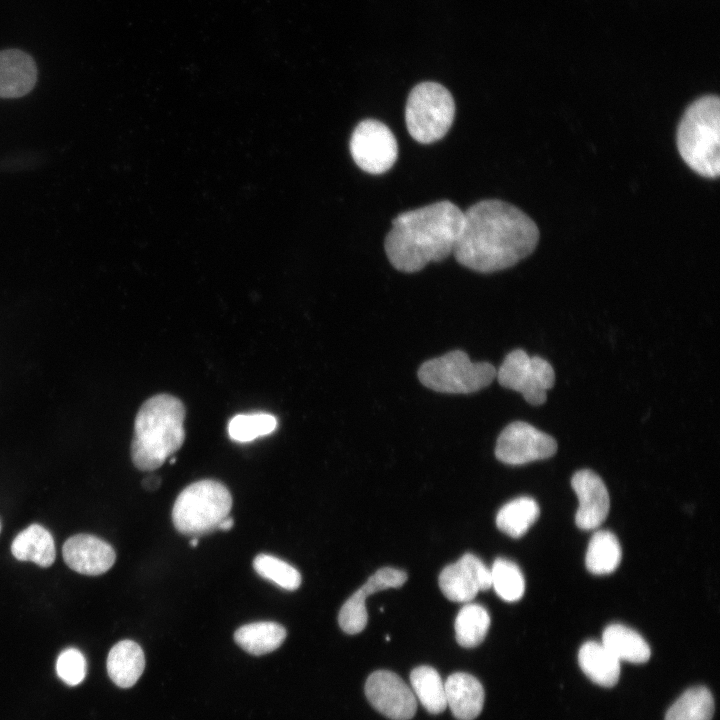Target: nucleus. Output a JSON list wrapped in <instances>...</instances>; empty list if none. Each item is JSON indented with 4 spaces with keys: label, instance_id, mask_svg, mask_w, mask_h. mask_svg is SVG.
<instances>
[{
    "label": "nucleus",
    "instance_id": "1",
    "mask_svg": "<svg viewBox=\"0 0 720 720\" xmlns=\"http://www.w3.org/2000/svg\"><path fill=\"white\" fill-rule=\"evenodd\" d=\"M463 215L453 254L468 269L480 273L507 269L530 255L538 244L535 222L504 201H479Z\"/></svg>",
    "mask_w": 720,
    "mask_h": 720
},
{
    "label": "nucleus",
    "instance_id": "2",
    "mask_svg": "<svg viewBox=\"0 0 720 720\" xmlns=\"http://www.w3.org/2000/svg\"><path fill=\"white\" fill-rule=\"evenodd\" d=\"M463 216V211L448 200L399 214L384 242L388 260L406 273L444 260L453 253Z\"/></svg>",
    "mask_w": 720,
    "mask_h": 720
},
{
    "label": "nucleus",
    "instance_id": "3",
    "mask_svg": "<svg viewBox=\"0 0 720 720\" xmlns=\"http://www.w3.org/2000/svg\"><path fill=\"white\" fill-rule=\"evenodd\" d=\"M185 406L175 396L158 394L140 407L131 443L132 462L139 470L152 471L180 449L185 439Z\"/></svg>",
    "mask_w": 720,
    "mask_h": 720
},
{
    "label": "nucleus",
    "instance_id": "4",
    "mask_svg": "<svg viewBox=\"0 0 720 720\" xmlns=\"http://www.w3.org/2000/svg\"><path fill=\"white\" fill-rule=\"evenodd\" d=\"M677 147L685 163L696 173L717 178L720 171V101L706 95L695 100L683 114L677 130Z\"/></svg>",
    "mask_w": 720,
    "mask_h": 720
},
{
    "label": "nucleus",
    "instance_id": "5",
    "mask_svg": "<svg viewBox=\"0 0 720 720\" xmlns=\"http://www.w3.org/2000/svg\"><path fill=\"white\" fill-rule=\"evenodd\" d=\"M232 496L222 483L204 479L187 486L177 497L172 521L178 532L199 536L217 529L229 515Z\"/></svg>",
    "mask_w": 720,
    "mask_h": 720
},
{
    "label": "nucleus",
    "instance_id": "6",
    "mask_svg": "<svg viewBox=\"0 0 720 720\" xmlns=\"http://www.w3.org/2000/svg\"><path fill=\"white\" fill-rule=\"evenodd\" d=\"M418 379L425 387L440 393L470 394L489 386L496 368L489 362H473L462 350H453L421 364Z\"/></svg>",
    "mask_w": 720,
    "mask_h": 720
},
{
    "label": "nucleus",
    "instance_id": "7",
    "mask_svg": "<svg viewBox=\"0 0 720 720\" xmlns=\"http://www.w3.org/2000/svg\"><path fill=\"white\" fill-rule=\"evenodd\" d=\"M454 116V99L443 85L422 82L410 91L405 106V122L410 136L417 142L430 144L443 138Z\"/></svg>",
    "mask_w": 720,
    "mask_h": 720
},
{
    "label": "nucleus",
    "instance_id": "8",
    "mask_svg": "<svg viewBox=\"0 0 720 720\" xmlns=\"http://www.w3.org/2000/svg\"><path fill=\"white\" fill-rule=\"evenodd\" d=\"M496 378L502 387L521 393L529 404L539 406L554 386L555 372L547 360L515 349L505 356Z\"/></svg>",
    "mask_w": 720,
    "mask_h": 720
},
{
    "label": "nucleus",
    "instance_id": "9",
    "mask_svg": "<svg viewBox=\"0 0 720 720\" xmlns=\"http://www.w3.org/2000/svg\"><path fill=\"white\" fill-rule=\"evenodd\" d=\"M356 165L370 174L388 171L398 156V145L392 131L375 119H365L354 128L350 143Z\"/></svg>",
    "mask_w": 720,
    "mask_h": 720
},
{
    "label": "nucleus",
    "instance_id": "10",
    "mask_svg": "<svg viewBox=\"0 0 720 720\" xmlns=\"http://www.w3.org/2000/svg\"><path fill=\"white\" fill-rule=\"evenodd\" d=\"M557 442L549 434L533 425L514 421L499 434L495 446L496 458L509 465H523L553 456Z\"/></svg>",
    "mask_w": 720,
    "mask_h": 720
},
{
    "label": "nucleus",
    "instance_id": "11",
    "mask_svg": "<svg viewBox=\"0 0 720 720\" xmlns=\"http://www.w3.org/2000/svg\"><path fill=\"white\" fill-rule=\"evenodd\" d=\"M365 695L378 712L391 720H410L416 713L412 689L394 672H373L366 680Z\"/></svg>",
    "mask_w": 720,
    "mask_h": 720
},
{
    "label": "nucleus",
    "instance_id": "12",
    "mask_svg": "<svg viewBox=\"0 0 720 720\" xmlns=\"http://www.w3.org/2000/svg\"><path fill=\"white\" fill-rule=\"evenodd\" d=\"M439 587L449 600L469 602L491 587L490 568L474 554L466 553L441 571Z\"/></svg>",
    "mask_w": 720,
    "mask_h": 720
},
{
    "label": "nucleus",
    "instance_id": "13",
    "mask_svg": "<svg viewBox=\"0 0 720 720\" xmlns=\"http://www.w3.org/2000/svg\"><path fill=\"white\" fill-rule=\"evenodd\" d=\"M571 486L579 502L575 514L576 525L582 530L599 527L610 507L609 494L603 480L594 471L583 469L572 476Z\"/></svg>",
    "mask_w": 720,
    "mask_h": 720
},
{
    "label": "nucleus",
    "instance_id": "14",
    "mask_svg": "<svg viewBox=\"0 0 720 720\" xmlns=\"http://www.w3.org/2000/svg\"><path fill=\"white\" fill-rule=\"evenodd\" d=\"M65 563L72 570L97 576L108 571L116 560L113 547L89 534H77L66 540L62 548Z\"/></svg>",
    "mask_w": 720,
    "mask_h": 720
},
{
    "label": "nucleus",
    "instance_id": "15",
    "mask_svg": "<svg viewBox=\"0 0 720 720\" xmlns=\"http://www.w3.org/2000/svg\"><path fill=\"white\" fill-rule=\"evenodd\" d=\"M37 66L28 53L15 48L0 51V98L28 94L37 81Z\"/></svg>",
    "mask_w": 720,
    "mask_h": 720
},
{
    "label": "nucleus",
    "instance_id": "16",
    "mask_svg": "<svg viewBox=\"0 0 720 720\" xmlns=\"http://www.w3.org/2000/svg\"><path fill=\"white\" fill-rule=\"evenodd\" d=\"M447 706L458 720H473L482 711L485 693L471 674L456 672L444 682Z\"/></svg>",
    "mask_w": 720,
    "mask_h": 720
},
{
    "label": "nucleus",
    "instance_id": "17",
    "mask_svg": "<svg viewBox=\"0 0 720 720\" xmlns=\"http://www.w3.org/2000/svg\"><path fill=\"white\" fill-rule=\"evenodd\" d=\"M107 672L110 679L121 688L132 687L145 668V656L140 645L132 640L116 643L107 657Z\"/></svg>",
    "mask_w": 720,
    "mask_h": 720
},
{
    "label": "nucleus",
    "instance_id": "18",
    "mask_svg": "<svg viewBox=\"0 0 720 720\" xmlns=\"http://www.w3.org/2000/svg\"><path fill=\"white\" fill-rule=\"evenodd\" d=\"M578 663L584 674L603 687L614 686L620 676V661L602 644L587 641L579 649Z\"/></svg>",
    "mask_w": 720,
    "mask_h": 720
},
{
    "label": "nucleus",
    "instance_id": "19",
    "mask_svg": "<svg viewBox=\"0 0 720 720\" xmlns=\"http://www.w3.org/2000/svg\"><path fill=\"white\" fill-rule=\"evenodd\" d=\"M11 552L17 560L31 561L41 567L51 566L56 555L51 533L39 524H32L17 534Z\"/></svg>",
    "mask_w": 720,
    "mask_h": 720
},
{
    "label": "nucleus",
    "instance_id": "20",
    "mask_svg": "<svg viewBox=\"0 0 720 720\" xmlns=\"http://www.w3.org/2000/svg\"><path fill=\"white\" fill-rule=\"evenodd\" d=\"M619 661L645 663L651 650L645 639L635 630L622 625L611 624L602 634L601 642Z\"/></svg>",
    "mask_w": 720,
    "mask_h": 720
},
{
    "label": "nucleus",
    "instance_id": "21",
    "mask_svg": "<svg viewBox=\"0 0 720 720\" xmlns=\"http://www.w3.org/2000/svg\"><path fill=\"white\" fill-rule=\"evenodd\" d=\"M286 636V629L282 625L261 621L239 627L234 633V640L249 654L260 656L279 648Z\"/></svg>",
    "mask_w": 720,
    "mask_h": 720
},
{
    "label": "nucleus",
    "instance_id": "22",
    "mask_svg": "<svg viewBox=\"0 0 720 720\" xmlns=\"http://www.w3.org/2000/svg\"><path fill=\"white\" fill-rule=\"evenodd\" d=\"M410 684L415 697L429 713L439 714L446 709L445 686L436 669L427 665L414 668Z\"/></svg>",
    "mask_w": 720,
    "mask_h": 720
},
{
    "label": "nucleus",
    "instance_id": "23",
    "mask_svg": "<svg viewBox=\"0 0 720 720\" xmlns=\"http://www.w3.org/2000/svg\"><path fill=\"white\" fill-rule=\"evenodd\" d=\"M622 550L617 537L610 531L595 532L588 544L585 564L596 575L610 574L617 569Z\"/></svg>",
    "mask_w": 720,
    "mask_h": 720
},
{
    "label": "nucleus",
    "instance_id": "24",
    "mask_svg": "<svg viewBox=\"0 0 720 720\" xmlns=\"http://www.w3.org/2000/svg\"><path fill=\"white\" fill-rule=\"evenodd\" d=\"M540 509L530 497H518L502 506L496 516V525L503 533L518 538L523 536L538 519Z\"/></svg>",
    "mask_w": 720,
    "mask_h": 720
},
{
    "label": "nucleus",
    "instance_id": "25",
    "mask_svg": "<svg viewBox=\"0 0 720 720\" xmlns=\"http://www.w3.org/2000/svg\"><path fill=\"white\" fill-rule=\"evenodd\" d=\"M490 627L487 610L475 603L464 605L455 619V637L458 644L465 648L478 646L485 639Z\"/></svg>",
    "mask_w": 720,
    "mask_h": 720
},
{
    "label": "nucleus",
    "instance_id": "26",
    "mask_svg": "<svg viewBox=\"0 0 720 720\" xmlns=\"http://www.w3.org/2000/svg\"><path fill=\"white\" fill-rule=\"evenodd\" d=\"M714 699L703 686L686 690L668 709L665 720H711Z\"/></svg>",
    "mask_w": 720,
    "mask_h": 720
},
{
    "label": "nucleus",
    "instance_id": "27",
    "mask_svg": "<svg viewBox=\"0 0 720 720\" xmlns=\"http://www.w3.org/2000/svg\"><path fill=\"white\" fill-rule=\"evenodd\" d=\"M490 573L491 587L502 600L514 602L521 599L525 591V580L514 562L497 558L490 568Z\"/></svg>",
    "mask_w": 720,
    "mask_h": 720
},
{
    "label": "nucleus",
    "instance_id": "28",
    "mask_svg": "<svg viewBox=\"0 0 720 720\" xmlns=\"http://www.w3.org/2000/svg\"><path fill=\"white\" fill-rule=\"evenodd\" d=\"M276 426V418L269 413L255 412L239 414L230 420L228 433L234 441L249 442L258 437L271 434Z\"/></svg>",
    "mask_w": 720,
    "mask_h": 720
},
{
    "label": "nucleus",
    "instance_id": "29",
    "mask_svg": "<svg viewBox=\"0 0 720 720\" xmlns=\"http://www.w3.org/2000/svg\"><path fill=\"white\" fill-rule=\"evenodd\" d=\"M253 567L262 578L274 582L285 590H296L301 584L299 571L275 556L259 554L253 560Z\"/></svg>",
    "mask_w": 720,
    "mask_h": 720
},
{
    "label": "nucleus",
    "instance_id": "30",
    "mask_svg": "<svg viewBox=\"0 0 720 720\" xmlns=\"http://www.w3.org/2000/svg\"><path fill=\"white\" fill-rule=\"evenodd\" d=\"M366 597L362 589L359 588L342 605L338 622L345 633L357 634L366 627L368 621L365 605Z\"/></svg>",
    "mask_w": 720,
    "mask_h": 720
},
{
    "label": "nucleus",
    "instance_id": "31",
    "mask_svg": "<svg viewBox=\"0 0 720 720\" xmlns=\"http://www.w3.org/2000/svg\"><path fill=\"white\" fill-rule=\"evenodd\" d=\"M87 672V663L84 655L76 648L63 650L56 660V673L67 685L80 684Z\"/></svg>",
    "mask_w": 720,
    "mask_h": 720
},
{
    "label": "nucleus",
    "instance_id": "32",
    "mask_svg": "<svg viewBox=\"0 0 720 720\" xmlns=\"http://www.w3.org/2000/svg\"><path fill=\"white\" fill-rule=\"evenodd\" d=\"M407 580V574L399 569L384 567L372 574L360 587L366 596L389 588H398Z\"/></svg>",
    "mask_w": 720,
    "mask_h": 720
},
{
    "label": "nucleus",
    "instance_id": "33",
    "mask_svg": "<svg viewBox=\"0 0 720 720\" xmlns=\"http://www.w3.org/2000/svg\"><path fill=\"white\" fill-rule=\"evenodd\" d=\"M161 479L157 476H149L144 479L143 486L147 490H155L159 487Z\"/></svg>",
    "mask_w": 720,
    "mask_h": 720
},
{
    "label": "nucleus",
    "instance_id": "34",
    "mask_svg": "<svg viewBox=\"0 0 720 720\" xmlns=\"http://www.w3.org/2000/svg\"><path fill=\"white\" fill-rule=\"evenodd\" d=\"M233 525L234 520L228 515L218 524L217 529L221 531H229Z\"/></svg>",
    "mask_w": 720,
    "mask_h": 720
},
{
    "label": "nucleus",
    "instance_id": "35",
    "mask_svg": "<svg viewBox=\"0 0 720 720\" xmlns=\"http://www.w3.org/2000/svg\"><path fill=\"white\" fill-rule=\"evenodd\" d=\"M197 545H198V538H197V537H193V538L190 540V546L194 548V547H196Z\"/></svg>",
    "mask_w": 720,
    "mask_h": 720
},
{
    "label": "nucleus",
    "instance_id": "36",
    "mask_svg": "<svg viewBox=\"0 0 720 720\" xmlns=\"http://www.w3.org/2000/svg\"><path fill=\"white\" fill-rule=\"evenodd\" d=\"M175 461H176V459H175V458H172V459L170 460V463L173 464Z\"/></svg>",
    "mask_w": 720,
    "mask_h": 720
},
{
    "label": "nucleus",
    "instance_id": "37",
    "mask_svg": "<svg viewBox=\"0 0 720 720\" xmlns=\"http://www.w3.org/2000/svg\"><path fill=\"white\" fill-rule=\"evenodd\" d=\"M0 530H1V525H0Z\"/></svg>",
    "mask_w": 720,
    "mask_h": 720
}]
</instances>
